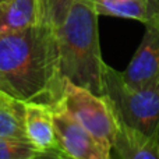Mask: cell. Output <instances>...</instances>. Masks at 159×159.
<instances>
[{
  "instance_id": "ba28073f",
  "label": "cell",
  "mask_w": 159,
  "mask_h": 159,
  "mask_svg": "<svg viewBox=\"0 0 159 159\" xmlns=\"http://www.w3.org/2000/svg\"><path fill=\"white\" fill-rule=\"evenodd\" d=\"M159 137L148 135L119 123L112 144V159H159Z\"/></svg>"
},
{
  "instance_id": "9c48e42d",
  "label": "cell",
  "mask_w": 159,
  "mask_h": 159,
  "mask_svg": "<svg viewBox=\"0 0 159 159\" xmlns=\"http://www.w3.org/2000/svg\"><path fill=\"white\" fill-rule=\"evenodd\" d=\"M45 22L42 0H4L0 3V34L21 31Z\"/></svg>"
},
{
  "instance_id": "9a60e30c",
  "label": "cell",
  "mask_w": 159,
  "mask_h": 159,
  "mask_svg": "<svg viewBox=\"0 0 159 159\" xmlns=\"http://www.w3.org/2000/svg\"><path fill=\"white\" fill-rule=\"evenodd\" d=\"M148 7V18L159 20V0H147Z\"/></svg>"
},
{
  "instance_id": "5bb4252c",
  "label": "cell",
  "mask_w": 159,
  "mask_h": 159,
  "mask_svg": "<svg viewBox=\"0 0 159 159\" xmlns=\"http://www.w3.org/2000/svg\"><path fill=\"white\" fill-rule=\"evenodd\" d=\"M32 159H71L67 154H64L59 147L52 149H46V151H38Z\"/></svg>"
},
{
  "instance_id": "6da1fadb",
  "label": "cell",
  "mask_w": 159,
  "mask_h": 159,
  "mask_svg": "<svg viewBox=\"0 0 159 159\" xmlns=\"http://www.w3.org/2000/svg\"><path fill=\"white\" fill-rule=\"evenodd\" d=\"M0 74L17 99L55 106L66 85L55 28L41 22L0 34Z\"/></svg>"
},
{
  "instance_id": "7c38bea8",
  "label": "cell",
  "mask_w": 159,
  "mask_h": 159,
  "mask_svg": "<svg viewBox=\"0 0 159 159\" xmlns=\"http://www.w3.org/2000/svg\"><path fill=\"white\" fill-rule=\"evenodd\" d=\"M38 149L30 141L0 138V159H32Z\"/></svg>"
},
{
  "instance_id": "52a82bcc",
  "label": "cell",
  "mask_w": 159,
  "mask_h": 159,
  "mask_svg": "<svg viewBox=\"0 0 159 159\" xmlns=\"http://www.w3.org/2000/svg\"><path fill=\"white\" fill-rule=\"evenodd\" d=\"M25 131L27 140L38 151H46L57 147L53 106L39 102L25 103Z\"/></svg>"
},
{
  "instance_id": "7a4b0ae2",
  "label": "cell",
  "mask_w": 159,
  "mask_h": 159,
  "mask_svg": "<svg viewBox=\"0 0 159 159\" xmlns=\"http://www.w3.org/2000/svg\"><path fill=\"white\" fill-rule=\"evenodd\" d=\"M98 17L88 0H74L56 34L63 78L96 95H103L107 64L102 59Z\"/></svg>"
},
{
  "instance_id": "277c9868",
  "label": "cell",
  "mask_w": 159,
  "mask_h": 159,
  "mask_svg": "<svg viewBox=\"0 0 159 159\" xmlns=\"http://www.w3.org/2000/svg\"><path fill=\"white\" fill-rule=\"evenodd\" d=\"M56 105L61 106L91 134L112 148L119 121L106 96L96 95L66 80L63 95Z\"/></svg>"
},
{
  "instance_id": "8992f818",
  "label": "cell",
  "mask_w": 159,
  "mask_h": 159,
  "mask_svg": "<svg viewBox=\"0 0 159 159\" xmlns=\"http://www.w3.org/2000/svg\"><path fill=\"white\" fill-rule=\"evenodd\" d=\"M145 34L127 69L121 73L133 88H143L159 81V20L148 18Z\"/></svg>"
},
{
  "instance_id": "5b68a950",
  "label": "cell",
  "mask_w": 159,
  "mask_h": 159,
  "mask_svg": "<svg viewBox=\"0 0 159 159\" xmlns=\"http://www.w3.org/2000/svg\"><path fill=\"white\" fill-rule=\"evenodd\" d=\"M57 147L71 159H112V148L69 115L59 105L53 106Z\"/></svg>"
},
{
  "instance_id": "8fae6325",
  "label": "cell",
  "mask_w": 159,
  "mask_h": 159,
  "mask_svg": "<svg viewBox=\"0 0 159 159\" xmlns=\"http://www.w3.org/2000/svg\"><path fill=\"white\" fill-rule=\"evenodd\" d=\"M99 16L137 20L145 24L148 20L147 0H88Z\"/></svg>"
},
{
  "instance_id": "2e32d148",
  "label": "cell",
  "mask_w": 159,
  "mask_h": 159,
  "mask_svg": "<svg viewBox=\"0 0 159 159\" xmlns=\"http://www.w3.org/2000/svg\"><path fill=\"white\" fill-rule=\"evenodd\" d=\"M0 91L2 92H6V93H8V95H11V91H10V88H8V85L6 84V81L3 80V77H2V74H0ZM13 96V95H11ZM16 98V96H14Z\"/></svg>"
},
{
  "instance_id": "4fadbf2b",
  "label": "cell",
  "mask_w": 159,
  "mask_h": 159,
  "mask_svg": "<svg viewBox=\"0 0 159 159\" xmlns=\"http://www.w3.org/2000/svg\"><path fill=\"white\" fill-rule=\"evenodd\" d=\"M74 0H42L45 22L57 30L64 22Z\"/></svg>"
},
{
  "instance_id": "30bf717a",
  "label": "cell",
  "mask_w": 159,
  "mask_h": 159,
  "mask_svg": "<svg viewBox=\"0 0 159 159\" xmlns=\"http://www.w3.org/2000/svg\"><path fill=\"white\" fill-rule=\"evenodd\" d=\"M0 138L27 140L25 102L0 91Z\"/></svg>"
},
{
  "instance_id": "3957f363",
  "label": "cell",
  "mask_w": 159,
  "mask_h": 159,
  "mask_svg": "<svg viewBox=\"0 0 159 159\" xmlns=\"http://www.w3.org/2000/svg\"><path fill=\"white\" fill-rule=\"evenodd\" d=\"M103 96L109 101L119 123L148 137H159V81L148 87L133 88L121 71L106 66Z\"/></svg>"
},
{
  "instance_id": "ac0fdd59",
  "label": "cell",
  "mask_w": 159,
  "mask_h": 159,
  "mask_svg": "<svg viewBox=\"0 0 159 159\" xmlns=\"http://www.w3.org/2000/svg\"><path fill=\"white\" fill-rule=\"evenodd\" d=\"M2 2H4V0H0V3H2Z\"/></svg>"
},
{
  "instance_id": "e0dca14e",
  "label": "cell",
  "mask_w": 159,
  "mask_h": 159,
  "mask_svg": "<svg viewBox=\"0 0 159 159\" xmlns=\"http://www.w3.org/2000/svg\"><path fill=\"white\" fill-rule=\"evenodd\" d=\"M158 151H159V143H158Z\"/></svg>"
}]
</instances>
